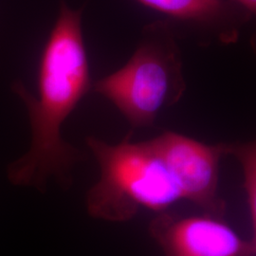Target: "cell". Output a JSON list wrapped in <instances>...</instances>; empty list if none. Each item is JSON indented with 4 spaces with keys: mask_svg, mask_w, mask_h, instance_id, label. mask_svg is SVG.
<instances>
[{
    "mask_svg": "<svg viewBox=\"0 0 256 256\" xmlns=\"http://www.w3.org/2000/svg\"><path fill=\"white\" fill-rule=\"evenodd\" d=\"M92 88L90 64L84 42L82 10L61 3L40 59L38 96L16 82L14 90L27 108L32 142L25 155L10 164V182L34 186L40 191L54 178L63 186L72 183V170L82 153L61 134L66 120Z\"/></svg>",
    "mask_w": 256,
    "mask_h": 256,
    "instance_id": "6da1fadb",
    "label": "cell"
},
{
    "mask_svg": "<svg viewBox=\"0 0 256 256\" xmlns=\"http://www.w3.org/2000/svg\"><path fill=\"white\" fill-rule=\"evenodd\" d=\"M100 176L86 196L88 214L96 220L128 222L142 209L156 214L182 200L173 178L149 140L134 142L129 132L115 144L86 138Z\"/></svg>",
    "mask_w": 256,
    "mask_h": 256,
    "instance_id": "7a4b0ae2",
    "label": "cell"
},
{
    "mask_svg": "<svg viewBox=\"0 0 256 256\" xmlns=\"http://www.w3.org/2000/svg\"><path fill=\"white\" fill-rule=\"evenodd\" d=\"M133 128L151 126L162 110L180 100L186 82L180 52L168 26L158 22L144 30L126 64L92 84Z\"/></svg>",
    "mask_w": 256,
    "mask_h": 256,
    "instance_id": "3957f363",
    "label": "cell"
},
{
    "mask_svg": "<svg viewBox=\"0 0 256 256\" xmlns=\"http://www.w3.org/2000/svg\"><path fill=\"white\" fill-rule=\"evenodd\" d=\"M164 164L182 200L207 214L224 218L226 202L220 194V165L227 155V144H207L174 131L149 140Z\"/></svg>",
    "mask_w": 256,
    "mask_h": 256,
    "instance_id": "277c9868",
    "label": "cell"
},
{
    "mask_svg": "<svg viewBox=\"0 0 256 256\" xmlns=\"http://www.w3.org/2000/svg\"><path fill=\"white\" fill-rule=\"evenodd\" d=\"M164 256H256V238H241L223 218L164 210L148 227Z\"/></svg>",
    "mask_w": 256,
    "mask_h": 256,
    "instance_id": "5b68a950",
    "label": "cell"
},
{
    "mask_svg": "<svg viewBox=\"0 0 256 256\" xmlns=\"http://www.w3.org/2000/svg\"><path fill=\"white\" fill-rule=\"evenodd\" d=\"M147 8L155 10L172 18L212 30L225 43L238 37L239 14L232 0H137Z\"/></svg>",
    "mask_w": 256,
    "mask_h": 256,
    "instance_id": "8992f818",
    "label": "cell"
},
{
    "mask_svg": "<svg viewBox=\"0 0 256 256\" xmlns=\"http://www.w3.org/2000/svg\"><path fill=\"white\" fill-rule=\"evenodd\" d=\"M227 155L232 156L240 165L243 189L252 228L256 230V144L254 140L227 144Z\"/></svg>",
    "mask_w": 256,
    "mask_h": 256,
    "instance_id": "52a82bcc",
    "label": "cell"
},
{
    "mask_svg": "<svg viewBox=\"0 0 256 256\" xmlns=\"http://www.w3.org/2000/svg\"><path fill=\"white\" fill-rule=\"evenodd\" d=\"M239 8L246 12L248 14H256V0H232Z\"/></svg>",
    "mask_w": 256,
    "mask_h": 256,
    "instance_id": "ba28073f",
    "label": "cell"
}]
</instances>
